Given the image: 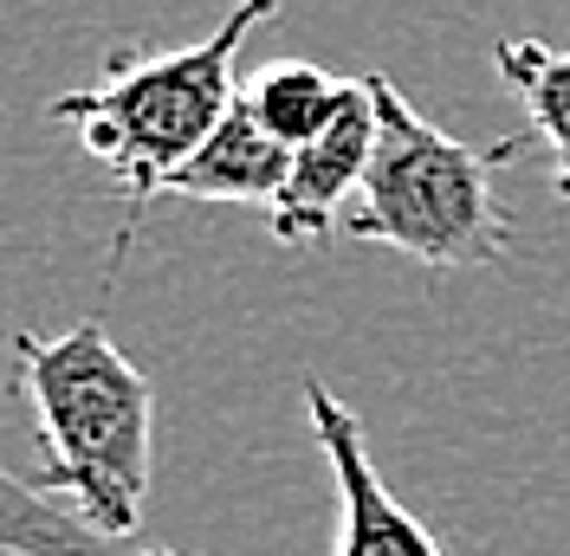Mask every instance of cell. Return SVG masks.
Instances as JSON below:
<instances>
[{
	"label": "cell",
	"mask_w": 570,
	"mask_h": 556,
	"mask_svg": "<svg viewBox=\"0 0 570 556\" xmlns=\"http://www.w3.org/2000/svg\"><path fill=\"white\" fill-rule=\"evenodd\" d=\"M13 388L33 408L39 473L33 486L66 498L105 537L142 530L149 505V440H156V388L98 317L66 337L13 330Z\"/></svg>",
	"instance_id": "6da1fadb"
},
{
	"label": "cell",
	"mask_w": 570,
	"mask_h": 556,
	"mask_svg": "<svg viewBox=\"0 0 570 556\" xmlns=\"http://www.w3.org/2000/svg\"><path fill=\"white\" fill-rule=\"evenodd\" d=\"M279 13V0H234V13L195 46L176 52H142V46H110L105 78L85 91H59L52 98V123H66L71 137L91 149V162L124 188V234H117V259L142 214L156 208V195L169 188V175L220 130V117L240 105V46L253 27H266Z\"/></svg>",
	"instance_id": "7a4b0ae2"
},
{
	"label": "cell",
	"mask_w": 570,
	"mask_h": 556,
	"mask_svg": "<svg viewBox=\"0 0 570 556\" xmlns=\"http://www.w3.org/2000/svg\"><path fill=\"white\" fill-rule=\"evenodd\" d=\"M370 98H376V149H370V175L356 201L344 208V234L395 246L434 272L499 266L512 246L499 169L519 156L525 137H499L473 149V142L434 130L383 71H370Z\"/></svg>",
	"instance_id": "3957f363"
},
{
	"label": "cell",
	"mask_w": 570,
	"mask_h": 556,
	"mask_svg": "<svg viewBox=\"0 0 570 556\" xmlns=\"http://www.w3.org/2000/svg\"><path fill=\"white\" fill-rule=\"evenodd\" d=\"M305 415H312V440H318L324 466L337 479V544L331 556H441L434 530H428L376 473L363 420L337 401L331 383H305Z\"/></svg>",
	"instance_id": "277c9868"
},
{
	"label": "cell",
	"mask_w": 570,
	"mask_h": 556,
	"mask_svg": "<svg viewBox=\"0 0 570 556\" xmlns=\"http://www.w3.org/2000/svg\"><path fill=\"white\" fill-rule=\"evenodd\" d=\"M370 149H376V98H370V78L351 98V110L312 137L305 149H292V175H285V195L266 208V227L279 246H318L344 227V208L356 201L363 175H370Z\"/></svg>",
	"instance_id": "5b68a950"
},
{
	"label": "cell",
	"mask_w": 570,
	"mask_h": 556,
	"mask_svg": "<svg viewBox=\"0 0 570 556\" xmlns=\"http://www.w3.org/2000/svg\"><path fill=\"white\" fill-rule=\"evenodd\" d=\"M285 175H292V142H279L259 117L247 110V98L220 117L214 130L176 175L163 195L181 201H240V208H273L285 195Z\"/></svg>",
	"instance_id": "8992f818"
},
{
	"label": "cell",
	"mask_w": 570,
	"mask_h": 556,
	"mask_svg": "<svg viewBox=\"0 0 570 556\" xmlns=\"http://www.w3.org/2000/svg\"><path fill=\"white\" fill-rule=\"evenodd\" d=\"M0 550L7 556H181V550H149L130 537H105L91 524L66 512V498L39 492L33 479L0 466Z\"/></svg>",
	"instance_id": "52a82bcc"
},
{
	"label": "cell",
	"mask_w": 570,
	"mask_h": 556,
	"mask_svg": "<svg viewBox=\"0 0 570 556\" xmlns=\"http://www.w3.org/2000/svg\"><path fill=\"white\" fill-rule=\"evenodd\" d=\"M499 78L532 117V137L551 149V195L570 208V52L544 39H499Z\"/></svg>",
	"instance_id": "ba28073f"
},
{
	"label": "cell",
	"mask_w": 570,
	"mask_h": 556,
	"mask_svg": "<svg viewBox=\"0 0 570 556\" xmlns=\"http://www.w3.org/2000/svg\"><path fill=\"white\" fill-rule=\"evenodd\" d=\"M356 91H363V78H331L318 66H273V71H259L253 85H240L247 110L279 142H292V149H305L312 137H324L351 110Z\"/></svg>",
	"instance_id": "9c48e42d"
}]
</instances>
